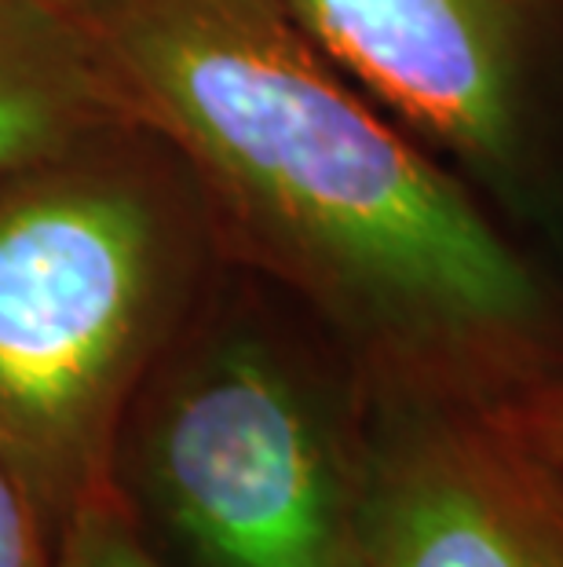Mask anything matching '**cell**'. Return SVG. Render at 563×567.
I'll list each match as a JSON object with an SVG mask.
<instances>
[{
    "instance_id": "6da1fadb",
    "label": "cell",
    "mask_w": 563,
    "mask_h": 567,
    "mask_svg": "<svg viewBox=\"0 0 563 567\" xmlns=\"http://www.w3.org/2000/svg\"><path fill=\"white\" fill-rule=\"evenodd\" d=\"M132 125L227 264L296 297L374 389L494 406L563 373V260L333 63L285 0H74Z\"/></svg>"
},
{
    "instance_id": "7a4b0ae2",
    "label": "cell",
    "mask_w": 563,
    "mask_h": 567,
    "mask_svg": "<svg viewBox=\"0 0 563 567\" xmlns=\"http://www.w3.org/2000/svg\"><path fill=\"white\" fill-rule=\"evenodd\" d=\"M223 264L198 184L132 122L0 176V462L52 542L111 491L128 406Z\"/></svg>"
},
{
    "instance_id": "3957f363",
    "label": "cell",
    "mask_w": 563,
    "mask_h": 567,
    "mask_svg": "<svg viewBox=\"0 0 563 567\" xmlns=\"http://www.w3.org/2000/svg\"><path fill=\"white\" fill-rule=\"evenodd\" d=\"M369 378L296 297L223 264L111 468L161 567H366Z\"/></svg>"
},
{
    "instance_id": "277c9868",
    "label": "cell",
    "mask_w": 563,
    "mask_h": 567,
    "mask_svg": "<svg viewBox=\"0 0 563 567\" xmlns=\"http://www.w3.org/2000/svg\"><path fill=\"white\" fill-rule=\"evenodd\" d=\"M369 100L563 260V0H285Z\"/></svg>"
},
{
    "instance_id": "5b68a950",
    "label": "cell",
    "mask_w": 563,
    "mask_h": 567,
    "mask_svg": "<svg viewBox=\"0 0 563 567\" xmlns=\"http://www.w3.org/2000/svg\"><path fill=\"white\" fill-rule=\"evenodd\" d=\"M363 553L366 567H563V527L479 406L374 389Z\"/></svg>"
},
{
    "instance_id": "8992f818",
    "label": "cell",
    "mask_w": 563,
    "mask_h": 567,
    "mask_svg": "<svg viewBox=\"0 0 563 567\" xmlns=\"http://www.w3.org/2000/svg\"><path fill=\"white\" fill-rule=\"evenodd\" d=\"M114 125L128 114L77 19L0 4V176Z\"/></svg>"
},
{
    "instance_id": "52a82bcc",
    "label": "cell",
    "mask_w": 563,
    "mask_h": 567,
    "mask_svg": "<svg viewBox=\"0 0 563 567\" xmlns=\"http://www.w3.org/2000/svg\"><path fill=\"white\" fill-rule=\"evenodd\" d=\"M479 410L563 527V373Z\"/></svg>"
},
{
    "instance_id": "ba28073f",
    "label": "cell",
    "mask_w": 563,
    "mask_h": 567,
    "mask_svg": "<svg viewBox=\"0 0 563 567\" xmlns=\"http://www.w3.org/2000/svg\"><path fill=\"white\" fill-rule=\"evenodd\" d=\"M55 567H161L132 527L114 487L95 494L55 538Z\"/></svg>"
},
{
    "instance_id": "9c48e42d",
    "label": "cell",
    "mask_w": 563,
    "mask_h": 567,
    "mask_svg": "<svg viewBox=\"0 0 563 567\" xmlns=\"http://www.w3.org/2000/svg\"><path fill=\"white\" fill-rule=\"evenodd\" d=\"M0 567H55V542L4 462H0Z\"/></svg>"
},
{
    "instance_id": "30bf717a",
    "label": "cell",
    "mask_w": 563,
    "mask_h": 567,
    "mask_svg": "<svg viewBox=\"0 0 563 567\" xmlns=\"http://www.w3.org/2000/svg\"><path fill=\"white\" fill-rule=\"evenodd\" d=\"M0 4H44V8H63V11H70V4H74V0H0Z\"/></svg>"
}]
</instances>
